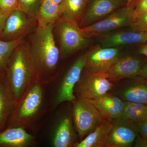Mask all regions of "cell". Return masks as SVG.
I'll list each match as a JSON object with an SVG mask.
<instances>
[{"label":"cell","instance_id":"6da1fadb","mask_svg":"<svg viewBox=\"0 0 147 147\" xmlns=\"http://www.w3.org/2000/svg\"><path fill=\"white\" fill-rule=\"evenodd\" d=\"M55 24L38 27L28 44L30 53L38 78L47 84L56 79L61 53L55 43Z\"/></svg>","mask_w":147,"mask_h":147},{"label":"cell","instance_id":"7a4b0ae2","mask_svg":"<svg viewBox=\"0 0 147 147\" xmlns=\"http://www.w3.org/2000/svg\"><path fill=\"white\" fill-rule=\"evenodd\" d=\"M47 85L38 80L29 88L15 104L6 128L21 127L26 129L45 115L48 108Z\"/></svg>","mask_w":147,"mask_h":147},{"label":"cell","instance_id":"3957f363","mask_svg":"<svg viewBox=\"0 0 147 147\" xmlns=\"http://www.w3.org/2000/svg\"><path fill=\"white\" fill-rule=\"evenodd\" d=\"M5 74L15 104L38 78L28 44L23 41L14 50L7 63Z\"/></svg>","mask_w":147,"mask_h":147},{"label":"cell","instance_id":"277c9868","mask_svg":"<svg viewBox=\"0 0 147 147\" xmlns=\"http://www.w3.org/2000/svg\"><path fill=\"white\" fill-rule=\"evenodd\" d=\"M72 103L74 125L79 140L82 141L102 124L106 119L89 99L76 98Z\"/></svg>","mask_w":147,"mask_h":147},{"label":"cell","instance_id":"5b68a950","mask_svg":"<svg viewBox=\"0 0 147 147\" xmlns=\"http://www.w3.org/2000/svg\"><path fill=\"white\" fill-rule=\"evenodd\" d=\"M54 27L59 38L60 51L63 57L72 55L88 44L90 38L84 36L81 28L72 22L59 18Z\"/></svg>","mask_w":147,"mask_h":147},{"label":"cell","instance_id":"8992f818","mask_svg":"<svg viewBox=\"0 0 147 147\" xmlns=\"http://www.w3.org/2000/svg\"><path fill=\"white\" fill-rule=\"evenodd\" d=\"M134 16V7L126 6L100 21L81 28V30L84 36L88 38L98 37L123 27H129Z\"/></svg>","mask_w":147,"mask_h":147},{"label":"cell","instance_id":"52a82bcc","mask_svg":"<svg viewBox=\"0 0 147 147\" xmlns=\"http://www.w3.org/2000/svg\"><path fill=\"white\" fill-rule=\"evenodd\" d=\"M113 84L104 74L92 73L84 68L74 87V95L90 100L97 99L108 92Z\"/></svg>","mask_w":147,"mask_h":147},{"label":"cell","instance_id":"ba28073f","mask_svg":"<svg viewBox=\"0 0 147 147\" xmlns=\"http://www.w3.org/2000/svg\"><path fill=\"white\" fill-rule=\"evenodd\" d=\"M85 68L92 73L105 74L122 56L121 47L96 45L85 53Z\"/></svg>","mask_w":147,"mask_h":147},{"label":"cell","instance_id":"9c48e42d","mask_svg":"<svg viewBox=\"0 0 147 147\" xmlns=\"http://www.w3.org/2000/svg\"><path fill=\"white\" fill-rule=\"evenodd\" d=\"M108 92L124 101L147 105V79L140 76L113 82Z\"/></svg>","mask_w":147,"mask_h":147},{"label":"cell","instance_id":"30bf717a","mask_svg":"<svg viewBox=\"0 0 147 147\" xmlns=\"http://www.w3.org/2000/svg\"><path fill=\"white\" fill-rule=\"evenodd\" d=\"M85 59L84 53L76 59L65 74L57 90L54 101L55 107L65 101L72 102L76 100L74 90L85 67Z\"/></svg>","mask_w":147,"mask_h":147},{"label":"cell","instance_id":"8fae6325","mask_svg":"<svg viewBox=\"0 0 147 147\" xmlns=\"http://www.w3.org/2000/svg\"><path fill=\"white\" fill-rule=\"evenodd\" d=\"M37 22L19 9H16L6 19L0 34V39L13 40L24 38L32 30Z\"/></svg>","mask_w":147,"mask_h":147},{"label":"cell","instance_id":"7c38bea8","mask_svg":"<svg viewBox=\"0 0 147 147\" xmlns=\"http://www.w3.org/2000/svg\"><path fill=\"white\" fill-rule=\"evenodd\" d=\"M111 121L105 147L132 146L138 136L134 123L121 117Z\"/></svg>","mask_w":147,"mask_h":147},{"label":"cell","instance_id":"4fadbf2b","mask_svg":"<svg viewBox=\"0 0 147 147\" xmlns=\"http://www.w3.org/2000/svg\"><path fill=\"white\" fill-rule=\"evenodd\" d=\"M127 0H90L81 24L85 28L126 6Z\"/></svg>","mask_w":147,"mask_h":147},{"label":"cell","instance_id":"5bb4252c","mask_svg":"<svg viewBox=\"0 0 147 147\" xmlns=\"http://www.w3.org/2000/svg\"><path fill=\"white\" fill-rule=\"evenodd\" d=\"M147 61L146 58L136 55L122 56L104 75L112 82L139 76L142 67Z\"/></svg>","mask_w":147,"mask_h":147},{"label":"cell","instance_id":"9a60e30c","mask_svg":"<svg viewBox=\"0 0 147 147\" xmlns=\"http://www.w3.org/2000/svg\"><path fill=\"white\" fill-rule=\"evenodd\" d=\"M77 134L72 116L63 114L58 119L52 134V145L55 147H74L77 144Z\"/></svg>","mask_w":147,"mask_h":147},{"label":"cell","instance_id":"2e32d148","mask_svg":"<svg viewBox=\"0 0 147 147\" xmlns=\"http://www.w3.org/2000/svg\"><path fill=\"white\" fill-rule=\"evenodd\" d=\"M100 45L104 47H121L141 45L147 41V34L136 31H113L98 36Z\"/></svg>","mask_w":147,"mask_h":147},{"label":"cell","instance_id":"e0dca14e","mask_svg":"<svg viewBox=\"0 0 147 147\" xmlns=\"http://www.w3.org/2000/svg\"><path fill=\"white\" fill-rule=\"evenodd\" d=\"M90 100L105 118L112 120L121 117L125 101L118 96L108 92L99 98Z\"/></svg>","mask_w":147,"mask_h":147},{"label":"cell","instance_id":"ac0fdd59","mask_svg":"<svg viewBox=\"0 0 147 147\" xmlns=\"http://www.w3.org/2000/svg\"><path fill=\"white\" fill-rule=\"evenodd\" d=\"M5 71L0 73V132L5 129L15 105Z\"/></svg>","mask_w":147,"mask_h":147},{"label":"cell","instance_id":"d6986e66","mask_svg":"<svg viewBox=\"0 0 147 147\" xmlns=\"http://www.w3.org/2000/svg\"><path fill=\"white\" fill-rule=\"evenodd\" d=\"M35 142L33 135L21 127L6 128L0 132V147H27Z\"/></svg>","mask_w":147,"mask_h":147},{"label":"cell","instance_id":"ffe728a7","mask_svg":"<svg viewBox=\"0 0 147 147\" xmlns=\"http://www.w3.org/2000/svg\"><path fill=\"white\" fill-rule=\"evenodd\" d=\"M61 3L58 4L52 0H43L35 16L38 27L55 24L62 13Z\"/></svg>","mask_w":147,"mask_h":147},{"label":"cell","instance_id":"44dd1931","mask_svg":"<svg viewBox=\"0 0 147 147\" xmlns=\"http://www.w3.org/2000/svg\"><path fill=\"white\" fill-rule=\"evenodd\" d=\"M90 0H63L62 13L60 18L80 26Z\"/></svg>","mask_w":147,"mask_h":147},{"label":"cell","instance_id":"7402d4cb","mask_svg":"<svg viewBox=\"0 0 147 147\" xmlns=\"http://www.w3.org/2000/svg\"><path fill=\"white\" fill-rule=\"evenodd\" d=\"M111 126V120L106 119L102 124L78 142L74 147H105Z\"/></svg>","mask_w":147,"mask_h":147},{"label":"cell","instance_id":"603a6c76","mask_svg":"<svg viewBox=\"0 0 147 147\" xmlns=\"http://www.w3.org/2000/svg\"><path fill=\"white\" fill-rule=\"evenodd\" d=\"M121 117L134 123L147 120V105L125 101V106Z\"/></svg>","mask_w":147,"mask_h":147},{"label":"cell","instance_id":"cb8c5ba5","mask_svg":"<svg viewBox=\"0 0 147 147\" xmlns=\"http://www.w3.org/2000/svg\"><path fill=\"white\" fill-rule=\"evenodd\" d=\"M23 41V38L11 40L0 39V73L5 71L7 63L13 51Z\"/></svg>","mask_w":147,"mask_h":147},{"label":"cell","instance_id":"d4e9b609","mask_svg":"<svg viewBox=\"0 0 147 147\" xmlns=\"http://www.w3.org/2000/svg\"><path fill=\"white\" fill-rule=\"evenodd\" d=\"M43 0H18V9L28 16L35 19V16Z\"/></svg>","mask_w":147,"mask_h":147},{"label":"cell","instance_id":"484cf974","mask_svg":"<svg viewBox=\"0 0 147 147\" xmlns=\"http://www.w3.org/2000/svg\"><path fill=\"white\" fill-rule=\"evenodd\" d=\"M129 27L136 31L147 34V11L134 16Z\"/></svg>","mask_w":147,"mask_h":147},{"label":"cell","instance_id":"4316f807","mask_svg":"<svg viewBox=\"0 0 147 147\" xmlns=\"http://www.w3.org/2000/svg\"><path fill=\"white\" fill-rule=\"evenodd\" d=\"M18 0H0V10L6 18L18 9Z\"/></svg>","mask_w":147,"mask_h":147},{"label":"cell","instance_id":"83f0119b","mask_svg":"<svg viewBox=\"0 0 147 147\" xmlns=\"http://www.w3.org/2000/svg\"><path fill=\"white\" fill-rule=\"evenodd\" d=\"M138 136L143 138L147 137V120L141 122L134 123Z\"/></svg>","mask_w":147,"mask_h":147},{"label":"cell","instance_id":"f1b7e54d","mask_svg":"<svg viewBox=\"0 0 147 147\" xmlns=\"http://www.w3.org/2000/svg\"><path fill=\"white\" fill-rule=\"evenodd\" d=\"M147 11V0H137L134 6V15Z\"/></svg>","mask_w":147,"mask_h":147},{"label":"cell","instance_id":"f546056e","mask_svg":"<svg viewBox=\"0 0 147 147\" xmlns=\"http://www.w3.org/2000/svg\"><path fill=\"white\" fill-rule=\"evenodd\" d=\"M134 146L135 147H147V137L143 138L138 136Z\"/></svg>","mask_w":147,"mask_h":147},{"label":"cell","instance_id":"4dcf8cb0","mask_svg":"<svg viewBox=\"0 0 147 147\" xmlns=\"http://www.w3.org/2000/svg\"><path fill=\"white\" fill-rule=\"evenodd\" d=\"M138 54L147 59V41L144 44L140 45L138 50Z\"/></svg>","mask_w":147,"mask_h":147},{"label":"cell","instance_id":"1f68e13d","mask_svg":"<svg viewBox=\"0 0 147 147\" xmlns=\"http://www.w3.org/2000/svg\"><path fill=\"white\" fill-rule=\"evenodd\" d=\"M139 76L147 79V61L142 67Z\"/></svg>","mask_w":147,"mask_h":147},{"label":"cell","instance_id":"d6a6232c","mask_svg":"<svg viewBox=\"0 0 147 147\" xmlns=\"http://www.w3.org/2000/svg\"><path fill=\"white\" fill-rule=\"evenodd\" d=\"M6 18L3 15L1 11L0 10V34L2 30L4 24L5 22Z\"/></svg>","mask_w":147,"mask_h":147},{"label":"cell","instance_id":"836d02e7","mask_svg":"<svg viewBox=\"0 0 147 147\" xmlns=\"http://www.w3.org/2000/svg\"><path fill=\"white\" fill-rule=\"evenodd\" d=\"M137 0H127V6L128 7H134L135 3Z\"/></svg>","mask_w":147,"mask_h":147},{"label":"cell","instance_id":"e575fe53","mask_svg":"<svg viewBox=\"0 0 147 147\" xmlns=\"http://www.w3.org/2000/svg\"><path fill=\"white\" fill-rule=\"evenodd\" d=\"M53 1L55 2L56 3L58 4H60L63 1V0H52Z\"/></svg>","mask_w":147,"mask_h":147}]
</instances>
